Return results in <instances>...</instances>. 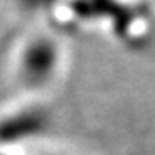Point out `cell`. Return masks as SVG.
<instances>
[{
    "instance_id": "cell-2",
    "label": "cell",
    "mask_w": 155,
    "mask_h": 155,
    "mask_svg": "<svg viewBox=\"0 0 155 155\" xmlns=\"http://www.w3.org/2000/svg\"><path fill=\"white\" fill-rule=\"evenodd\" d=\"M48 126V116L40 109H26L0 121V143H16L41 134Z\"/></svg>"
},
{
    "instance_id": "cell-1",
    "label": "cell",
    "mask_w": 155,
    "mask_h": 155,
    "mask_svg": "<svg viewBox=\"0 0 155 155\" xmlns=\"http://www.w3.org/2000/svg\"><path fill=\"white\" fill-rule=\"evenodd\" d=\"M59 66V48L48 38L31 40L19 59V74L29 88L45 86L55 76Z\"/></svg>"
}]
</instances>
